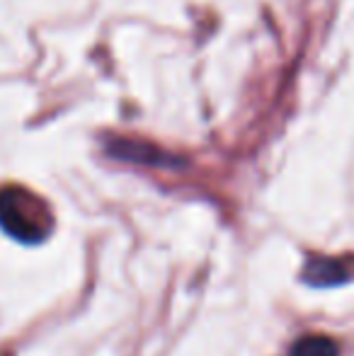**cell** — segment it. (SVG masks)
Listing matches in <instances>:
<instances>
[{
    "instance_id": "obj_2",
    "label": "cell",
    "mask_w": 354,
    "mask_h": 356,
    "mask_svg": "<svg viewBox=\"0 0 354 356\" xmlns=\"http://www.w3.org/2000/svg\"><path fill=\"white\" fill-rule=\"evenodd\" d=\"M301 279L311 286H337L354 279V259L347 257H311Z\"/></svg>"
},
{
    "instance_id": "obj_4",
    "label": "cell",
    "mask_w": 354,
    "mask_h": 356,
    "mask_svg": "<svg viewBox=\"0 0 354 356\" xmlns=\"http://www.w3.org/2000/svg\"><path fill=\"white\" fill-rule=\"evenodd\" d=\"M289 356H340V347L328 334H306L296 339Z\"/></svg>"
},
{
    "instance_id": "obj_1",
    "label": "cell",
    "mask_w": 354,
    "mask_h": 356,
    "mask_svg": "<svg viewBox=\"0 0 354 356\" xmlns=\"http://www.w3.org/2000/svg\"><path fill=\"white\" fill-rule=\"evenodd\" d=\"M51 211L24 187L0 189V225L19 243H39L51 233Z\"/></svg>"
},
{
    "instance_id": "obj_3",
    "label": "cell",
    "mask_w": 354,
    "mask_h": 356,
    "mask_svg": "<svg viewBox=\"0 0 354 356\" xmlns=\"http://www.w3.org/2000/svg\"><path fill=\"white\" fill-rule=\"evenodd\" d=\"M109 153L117 155L119 160H134V163H153V165H158L161 158H166V155L158 153L156 145L138 143V141H114Z\"/></svg>"
}]
</instances>
